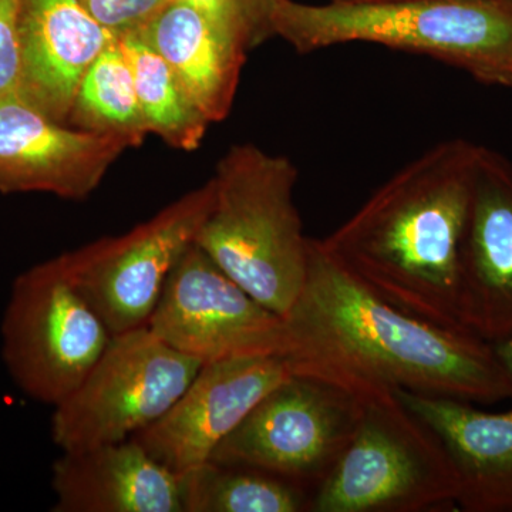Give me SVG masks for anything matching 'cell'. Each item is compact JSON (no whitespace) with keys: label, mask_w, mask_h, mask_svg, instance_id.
Here are the masks:
<instances>
[{"label":"cell","mask_w":512,"mask_h":512,"mask_svg":"<svg viewBox=\"0 0 512 512\" xmlns=\"http://www.w3.org/2000/svg\"><path fill=\"white\" fill-rule=\"evenodd\" d=\"M69 123L137 147L148 134L130 63L117 37L87 69Z\"/></svg>","instance_id":"obj_20"},{"label":"cell","mask_w":512,"mask_h":512,"mask_svg":"<svg viewBox=\"0 0 512 512\" xmlns=\"http://www.w3.org/2000/svg\"><path fill=\"white\" fill-rule=\"evenodd\" d=\"M490 343V348L493 350L495 360L500 366L501 372L504 373L505 380L510 386V402L512 403V332L503 338L495 339Z\"/></svg>","instance_id":"obj_24"},{"label":"cell","mask_w":512,"mask_h":512,"mask_svg":"<svg viewBox=\"0 0 512 512\" xmlns=\"http://www.w3.org/2000/svg\"><path fill=\"white\" fill-rule=\"evenodd\" d=\"M461 320L485 342L512 332V161L483 146L461 247Z\"/></svg>","instance_id":"obj_13"},{"label":"cell","mask_w":512,"mask_h":512,"mask_svg":"<svg viewBox=\"0 0 512 512\" xmlns=\"http://www.w3.org/2000/svg\"><path fill=\"white\" fill-rule=\"evenodd\" d=\"M126 148L116 138L67 127L20 92L0 97V192L84 200Z\"/></svg>","instance_id":"obj_12"},{"label":"cell","mask_w":512,"mask_h":512,"mask_svg":"<svg viewBox=\"0 0 512 512\" xmlns=\"http://www.w3.org/2000/svg\"><path fill=\"white\" fill-rule=\"evenodd\" d=\"M204 13L218 29L245 53L272 35L271 0H185Z\"/></svg>","instance_id":"obj_21"},{"label":"cell","mask_w":512,"mask_h":512,"mask_svg":"<svg viewBox=\"0 0 512 512\" xmlns=\"http://www.w3.org/2000/svg\"><path fill=\"white\" fill-rule=\"evenodd\" d=\"M20 93L67 124L87 69L117 39L80 0H20Z\"/></svg>","instance_id":"obj_14"},{"label":"cell","mask_w":512,"mask_h":512,"mask_svg":"<svg viewBox=\"0 0 512 512\" xmlns=\"http://www.w3.org/2000/svg\"><path fill=\"white\" fill-rule=\"evenodd\" d=\"M478 144L448 140L403 167L319 247L357 284L443 328L461 320V247ZM470 333V332H467Z\"/></svg>","instance_id":"obj_1"},{"label":"cell","mask_w":512,"mask_h":512,"mask_svg":"<svg viewBox=\"0 0 512 512\" xmlns=\"http://www.w3.org/2000/svg\"><path fill=\"white\" fill-rule=\"evenodd\" d=\"M333 2L363 3V2H392V0H333Z\"/></svg>","instance_id":"obj_25"},{"label":"cell","mask_w":512,"mask_h":512,"mask_svg":"<svg viewBox=\"0 0 512 512\" xmlns=\"http://www.w3.org/2000/svg\"><path fill=\"white\" fill-rule=\"evenodd\" d=\"M505 2L511 3L512 5V0H505Z\"/></svg>","instance_id":"obj_26"},{"label":"cell","mask_w":512,"mask_h":512,"mask_svg":"<svg viewBox=\"0 0 512 512\" xmlns=\"http://www.w3.org/2000/svg\"><path fill=\"white\" fill-rule=\"evenodd\" d=\"M363 400L355 436L313 493L311 512L457 507V471L436 433L389 387L365 380Z\"/></svg>","instance_id":"obj_5"},{"label":"cell","mask_w":512,"mask_h":512,"mask_svg":"<svg viewBox=\"0 0 512 512\" xmlns=\"http://www.w3.org/2000/svg\"><path fill=\"white\" fill-rule=\"evenodd\" d=\"M201 366L147 326L113 335L82 384L55 407L52 439L62 451L131 439L171 409Z\"/></svg>","instance_id":"obj_8"},{"label":"cell","mask_w":512,"mask_h":512,"mask_svg":"<svg viewBox=\"0 0 512 512\" xmlns=\"http://www.w3.org/2000/svg\"><path fill=\"white\" fill-rule=\"evenodd\" d=\"M137 33L163 57L210 123L227 119L247 57L244 50L185 0H170Z\"/></svg>","instance_id":"obj_17"},{"label":"cell","mask_w":512,"mask_h":512,"mask_svg":"<svg viewBox=\"0 0 512 512\" xmlns=\"http://www.w3.org/2000/svg\"><path fill=\"white\" fill-rule=\"evenodd\" d=\"M55 512H183L177 474L133 437L79 451L53 463Z\"/></svg>","instance_id":"obj_16"},{"label":"cell","mask_w":512,"mask_h":512,"mask_svg":"<svg viewBox=\"0 0 512 512\" xmlns=\"http://www.w3.org/2000/svg\"><path fill=\"white\" fill-rule=\"evenodd\" d=\"M178 480L183 512L311 511V491L254 468L207 461Z\"/></svg>","instance_id":"obj_18"},{"label":"cell","mask_w":512,"mask_h":512,"mask_svg":"<svg viewBox=\"0 0 512 512\" xmlns=\"http://www.w3.org/2000/svg\"><path fill=\"white\" fill-rule=\"evenodd\" d=\"M436 433L458 477L457 510L512 512V409L491 413L450 397L394 390Z\"/></svg>","instance_id":"obj_15"},{"label":"cell","mask_w":512,"mask_h":512,"mask_svg":"<svg viewBox=\"0 0 512 512\" xmlns=\"http://www.w3.org/2000/svg\"><path fill=\"white\" fill-rule=\"evenodd\" d=\"M269 23L272 35L301 53L375 43L434 57L480 82L512 89V5L505 0H271Z\"/></svg>","instance_id":"obj_3"},{"label":"cell","mask_w":512,"mask_h":512,"mask_svg":"<svg viewBox=\"0 0 512 512\" xmlns=\"http://www.w3.org/2000/svg\"><path fill=\"white\" fill-rule=\"evenodd\" d=\"M293 360H311L393 390L494 404L510 386L490 343L396 308L309 242L305 285L285 316Z\"/></svg>","instance_id":"obj_2"},{"label":"cell","mask_w":512,"mask_h":512,"mask_svg":"<svg viewBox=\"0 0 512 512\" xmlns=\"http://www.w3.org/2000/svg\"><path fill=\"white\" fill-rule=\"evenodd\" d=\"M147 328L202 365L291 353L285 319L256 301L195 242L168 276Z\"/></svg>","instance_id":"obj_10"},{"label":"cell","mask_w":512,"mask_h":512,"mask_svg":"<svg viewBox=\"0 0 512 512\" xmlns=\"http://www.w3.org/2000/svg\"><path fill=\"white\" fill-rule=\"evenodd\" d=\"M19 12L20 0H0V97L22 87Z\"/></svg>","instance_id":"obj_23"},{"label":"cell","mask_w":512,"mask_h":512,"mask_svg":"<svg viewBox=\"0 0 512 512\" xmlns=\"http://www.w3.org/2000/svg\"><path fill=\"white\" fill-rule=\"evenodd\" d=\"M170 0H80L103 28L123 37L146 28Z\"/></svg>","instance_id":"obj_22"},{"label":"cell","mask_w":512,"mask_h":512,"mask_svg":"<svg viewBox=\"0 0 512 512\" xmlns=\"http://www.w3.org/2000/svg\"><path fill=\"white\" fill-rule=\"evenodd\" d=\"M211 200L208 181L127 234L64 254L74 284L111 335L147 326L168 276L194 244Z\"/></svg>","instance_id":"obj_9"},{"label":"cell","mask_w":512,"mask_h":512,"mask_svg":"<svg viewBox=\"0 0 512 512\" xmlns=\"http://www.w3.org/2000/svg\"><path fill=\"white\" fill-rule=\"evenodd\" d=\"M111 332L74 284L64 254L32 266L10 289L2 356L13 382L59 406L109 346Z\"/></svg>","instance_id":"obj_7"},{"label":"cell","mask_w":512,"mask_h":512,"mask_svg":"<svg viewBox=\"0 0 512 512\" xmlns=\"http://www.w3.org/2000/svg\"><path fill=\"white\" fill-rule=\"evenodd\" d=\"M363 383L322 363L293 373L255 404L210 461L264 471L315 493L359 427Z\"/></svg>","instance_id":"obj_6"},{"label":"cell","mask_w":512,"mask_h":512,"mask_svg":"<svg viewBox=\"0 0 512 512\" xmlns=\"http://www.w3.org/2000/svg\"><path fill=\"white\" fill-rule=\"evenodd\" d=\"M298 170L254 144L229 148L195 244L256 301L285 318L305 285L309 242L293 202Z\"/></svg>","instance_id":"obj_4"},{"label":"cell","mask_w":512,"mask_h":512,"mask_svg":"<svg viewBox=\"0 0 512 512\" xmlns=\"http://www.w3.org/2000/svg\"><path fill=\"white\" fill-rule=\"evenodd\" d=\"M136 83L148 133L183 151L200 148L210 121L201 113L167 62L140 33L119 37Z\"/></svg>","instance_id":"obj_19"},{"label":"cell","mask_w":512,"mask_h":512,"mask_svg":"<svg viewBox=\"0 0 512 512\" xmlns=\"http://www.w3.org/2000/svg\"><path fill=\"white\" fill-rule=\"evenodd\" d=\"M299 370L296 360L279 355L205 363L171 409L133 439L181 476L210 461L255 404Z\"/></svg>","instance_id":"obj_11"}]
</instances>
